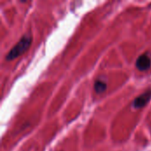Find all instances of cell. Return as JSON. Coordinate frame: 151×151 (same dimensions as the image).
I'll return each mask as SVG.
<instances>
[{
	"mask_svg": "<svg viewBox=\"0 0 151 151\" xmlns=\"http://www.w3.org/2000/svg\"><path fill=\"white\" fill-rule=\"evenodd\" d=\"M107 88V83L104 80V78H99L97 79L94 83V89L96 93H103Z\"/></svg>",
	"mask_w": 151,
	"mask_h": 151,
	"instance_id": "obj_4",
	"label": "cell"
},
{
	"mask_svg": "<svg viewBox=\"0 0 151 151\" xmlns=\"http://www.w3.org/2000/svg\"><path fill=\"white\" fill-rule=\"evenodd\" d=\"M135 65L137 67L138 70L144 72L148 69H150L151 65V57L148 52L143 53L142 55H140L135 62Z\"/></svg>",
	"mask_w": 151,
	"mask_h": 151,
	"instance_id": "obj_2",
	"label": "cell"
},
{
	"mask_svg": "<svg viewBox=\"0 0 151 151\" xmlns=\"http://www.w3.org/2000/svg\"><path fill=\"white\" fill-rule=\"evenodd\" d=\"M31 42H32L31 35H28V34L24 35L17 42V43L10 50V51L6 54L5 59L8 61H11V60L18 58L19 56H20L21 54H23L24 52H26L28 50Z\"/></svg>",
	"mask_w": 151,
	"mask_h": 151,
	"instance_id": "obj_1",
	"label": "cell"
},
{
	"mask_svg": "<svg viewBox=\"0 0 151 151\" xmlns=\"http://www.w3.org/2000/svg\"><path fill=\"white\" fill-rule=\"evenodd\" d=\"M151 99V89L146 90L144 93L138 96L133 102V107L134 109H140L144 107Z\"/></svg>",
	"mask_w": 151,
	"mask_h": 151,
	"instance_id": "obj_3",
	"label": "cell"
}]
</instances>
